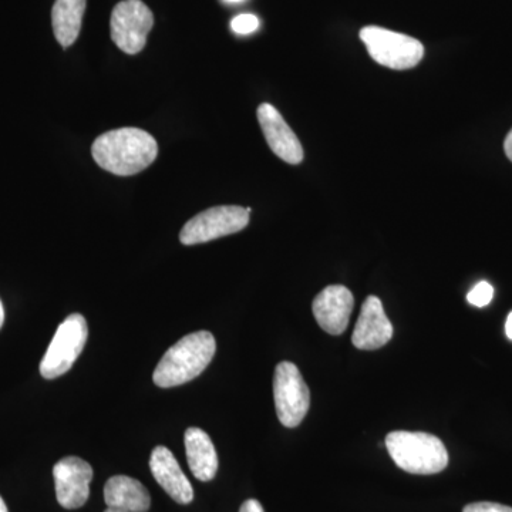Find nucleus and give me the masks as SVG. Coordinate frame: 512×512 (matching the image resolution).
Listing matches in <instances>:
<instances>
[{
    "label": "nucleus",
    "instance_id": "obj_9",
    "mask_svg": "<svg viewBox=\"0 0 512 512\" xmlns=\"http://www.w3.org/2000/svg\"><path fill=\"white\" fill-rule=\"evenodd\" d=\"M56 497L66 510H77L90 497L93 468L79 457H64L53 467Z\"/></svg>",
    "mask_w": 512,
    "mask_h": 512
},
{
    "label": "nucleus",
    "instance_id": "obj_25",
    "mask_svg": "<svg viewBox=\"0 0 512 512\" xmlns=\"http://www.w3.org/2000/svg\"><path fill=\"white\" fill-rule=\"evenodd\" d=\"M104 512H128V511L120 510V508L107 507V510Z\"/></svg>",
    "mask_w": 512,
    "mask_h": 512
},
{
    "label": "nucleus",
    "instance_id": "obj_5",
    "mask_svg": "<svg viewBox=\"0 0 512 512\" xmlns=\"http://www.w3.org/2000/svg\"><path fill=\"white\" fill-rule=\"evenodd\" d=\"M89 338L86 319L80 313H73L57 328L42 363L40 375L45 379H57L69 372L82 355Z\"/></svg>",
    "mask_w": 512,
    "mask_h": 512
},
{
    "label": "nucleus",
    "instance_id": "obj_16",
    "mask_svg": "<svg viewBox=\"0 0 512 512\" xmlns=\"http://www.w3.org/2000/svg\"><path fill=\"white\" fill-rule=\"evenodd\" d=\"M84 10L86 0H56L53 5V32L63 49L72 46L79 37Z\"/></svg>",
    "mask_w": 512,
    "mask_h": 512
},
{
    "label": "nucleus",
    "instance_id": "obj_2",
    "mask_svg": "<svg viewBox=\"0 0 512 512\" xmlns=\"http://www.w3.org/2000/svg\"><path fill=\"white\" fill-rule=\"evenodd\" d=\"M217 352V342L207 330L191 333L165 352L154 370L153 380L161 389L181 386L197 379Z\"/></svg>",
    "mask_w": 512,
    "mask_h": 512
},
{
    "label": "nucleus",
    "instance_id": "obj_6",
    "mask_svg": "<svg viewBox=\"0 0 512 512\" xmlns=\"http://www.w3.org/2000/svg\"><path fill=\"white\" fill-rule=\"evenodd\" d=\"M251 211V208H242L238 205H221L201 212L181 229V244H205L214 239L237 234L247 228Z\"/></svg>",
    "mask_w": 512,
    "mask_h": 512
},
{
    "label": "nucleus",
    "instance_id": "obj_26",
    "mask_svg": "<svg viewBox=\"0 0 512 512\" xmlns=\"http://www.w3.org/2000/svg\"><path fill=\"white\" fill-rule=\"evenodd\" d=\"M225 2H228V3H239V2H244V0H225Z\"/></svg>",
    "mask_w": 512,
    "mask_h": 512
},
{
    "label": "nucleus",
    "instance_id": "obj_15",
    "mask_svg": "<svg viewBox=\"0 0 512 512\" xmlns=\"http://www.w3.org/2000/svg\"><path fill=\"white\" fill-rule=\"evenodd\" d=\"M104 501L107 507L128 512H147L151 497L147 488L136 478L114 476L104 485Z\"/></svg>",
    "mask_w": 512,
    "mask_h": 512
},
{
    "label": "nucleus",
    "instance_id": "obj_22",
    "mask_svg": "<svg viewBox=\"0 0 512 512\" xmlns=\"http://www.w3.org/2000/svg\"><path fill=\"white\" fill-rule=\"evenodd\" d=\"M505 333H507V338L512 340V312L508 315L507 323H505Z\"/></svg>",
    "mask_w": 512,
    "mask_h": 512
},
{
    "label": "nucleus",
    "instance_id": "obj_17",
    "mask_svg": "<svg viewBox=\"0 0 512 512\" xmlns=\"http://www.w3.org/2000/svg\"><path fill=\"white\" fill-rule=\"evenodd\" d=\"M494 288L488 282H480L468 292L467 301L477 308H484V306L490 305L493 301Z\"/></svg>",
    "mask_w": 512,
    "mask_h": 512
},
{
    "label": "nucleus",
    "instance_id": "obj_21",
    "mask_svg": "<svg viewBox=\"0 0 512 512\" xmlns=\"http://www.w3.org/2000/svg\"><path fill=\"white\" fill-rule=\"evenodd\" d=\"M504 150L507 157L512 161V130L508 133L507 138L504 141Z\"/></svg>",
    "mask_w": 512,
    "mask_h": 512
},
{
    "label": "nucleus",
    "instance_id": "obj_18",
    "mask_svg": "<svg viewBox=\"0 0 512 512\" xmlns=\"http://www.w3.org/2000/svg\"><path fill=\"white\" fill-rule=\"evenodd\" d=\"M231 29L234 30L237 35H251L259 29V19L255 15H239L237 18L232 19Z\"/></svg>",
    "mask_w": 512,
    "mask_h": 512
},
{
    "label": "nucleus",
    "instance_id": "obj_24",
    "mask_svg": "<svg viewBox=\"0 0 512 512\" xmlns=\"http://www.w3.org/2000/svg\"><path fill=\"white\" fill-rule=\"evenodd\" d=\"M0 512H9L8 507H6L5 501L0 497Z\"/></svg>",
    "mask_w": 512,
    "mask_h": 512
},
{
    "label": "nucleus",
    "instance_id": "obj_8",
    "mask_svg": "<svg viewBox=\"0 0 512 512\" xmlns=\"http://www.w3.org/2000/svg\"><path fill=\"white\" fill-rule=\"evenodd\" d=\"M154 15L141 0L117 3L110 19L111 40L127 55H137L147 45Z\"/></svg>",
    "mask_w": 512,
    "mask_h": 512
},
{
    "label": "nucleus",
    "instance_id": "obj_7",
    "mask_svg": "<svg viewBox=\"0 0 512 512\" xmlns=\"http://www.w3.org/2000/svg\"><path fill=\"white\" fill-rule=\"evenodd\" d=\"M274 399L278 419L288 429L298 427L311 406V392L298 367L281 362L275 369Z\"/></svg>",
    "mask_w": 512,
    "mask_h": 512
},
{
    "label": "nucleus",
    "instance_id": "obj_1",
    "mask_svg": "<svg viewBox=\"0 0 512 512\" xmlns=\"http://www.w3.org/2000/svg\"><path fill=\"white\" fill-rule=\"evenodd\" d=\"M94 161L114 175H134L156 161L158 144L147 131L124 127L101 134L93 143Z\"/></svg>",
    "mask_w": 512,
    "mask_h": 512
},
{
    "label": "nucleus",
    "instance_id": "obj_4",
    "mask_svg": "<svg viewBox=\"0 0 512 512\" xmlns=\"http://www.w3.org/2000/svg\"><path fill=\"white\" fill-rule=\"evenodd\" d=\"M360 39L365 43L370 57L389 69H413L423 60V43L403 33L367 26L360 30Z\"/></svg>",
    "mask_w": 512,
    "mask_h": 512
},
{
    "label": "nucleus",
    "instance_id": "obj_12",
    "mask_svg": "<svg viewBox=\"0 0 512 512\" xmlns=\"http://www.w3.org/2000/svg\"><path fill=\"white\" fill-rule=\"evenodd\" d=\"M393 338V325L384 313L382 301L369 296L353 330L352 342L360 350L383 348Z\"/></svg>",
    "mask_w": 512,
    "mask_h": 512
},
{
    "label": "nucleus",
    "instance_id": "obj_20",
    "mask_svg": "<svg viewBox=\"0 0 512 512\" xmlns=\"http://www.w3.org/2000/svg\"><path fill=\"white\" fill-rule=\"evenodd\" d=\"M239 512H265V510L259 501L247 500L244 504H242L241 510H239Z\"/></svg>",
    "mask_w": 512,
    "mask_h": 512
},
{
    "label": "nucleus",
    "instance_id": "obj_14",
    "mask_svg": "<svg viewBox=\"0 0 512 512\" xmlns=\"http://www.w3.org/2000/svg\"><path fill=\"white\" fill-rule=\"evenodd\" d=\"M185 453L188 467L200 481H211L217 476L218 456L212 440L204 430L190 427L185 431Z\"/></svg>",
    "mask_w": 512,
    "mask_h": 512
},
{
    "label": "nucleus",
    "instance_id": "obj_11",
    "mask_svg": "<svg viewBox=\"0 0 512 512\" xmlns=\"http://www.w3.org/2000/svg\"><path fill=\"white\" fill-rule=\"evenodd\" d=\"M258 121L264 131L268 146L284 160L285 163L296 165L303 160V148L292 128L286 124L284 117L272 104L264 103L258 107Z\"/></svg>",
    "mask_w": 512,
    "mask_h": 512
},
{
    "label": "nucleus",
    "instance_id": "obj_13",
    "mask_svg": "<svg viewBox=\"0 0 512 512\" xmlns=\"http://www.w3.org/2000/svg\"><path fill=\"white\" fill-rule=\"evenodd\" d=\"M150 470L157 483L175 503L187 505L194 500V490L190 480L181 470L177 458L167 447L154 448L150 458Z\"/></svg>",
    "mask_w": 512,
    "mask_h": 512
},
{
    "label": "nucleus",
    "instance_id": "obj_19",
    "mask_svg": "<svg viewBox=\"0 0 512 512\" xmlns=\"http://www.w3.org/2000/svg\"><path fill=\"white\" fill-rule=\"evenodd\" d=\"M463 512H512V508L497 503H474L468 504Z\"/></svg>",
    "mask_w": 512,
    "mask_h": 512
},
{
    "label": "nucleus",
    "instance_id": "obj_10",
    "mask_svg": "<svg viewBox=\"0 0 512 512\" xmlns=\"http://www.w3.org/2000/svg\"><path fill=\"white\" fill-rule=\"evenodd\" d=\"M355 308L353 293L346 286L330 285L313 301L312 311L320 328L329 335H342L348 329Z\"/></svg>",
    "mask_w": 512,
    "mask_h": 512
},
{
    "label": "nucleus",
    "instance_id": "obj_23",
    "mask_svg": "<svg viewBox=\"0 0 512 512\" xmlns=\"http://www.w3.org/2000/svg\"><path fill=\"white\" fill-rule=\"evenodd\" d=\"M3 322H5V309H3V303L0 301V329H2Z\"/></svg>",
    "mask_w": 512,
    "mask_h": 512
},
{
    "label": "nucleus",
    "instance_id": "obj_3",
    "mask_svg": "<svg viewBox=\"0 0 512 512\" xmlns=\"http://www.w3.org/2000/svg\"><path fill=\"white\" fill-rule=\"evenodd\" d=\"M386 447L396 466L406 473L431 476L448 466L446 446L431 434L392 431L386 437Z\"/></svg>",
    "mask_w": 512,
    "mask_h": 512
}]
</instances>
